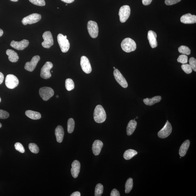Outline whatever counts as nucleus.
<instances>
[{
	"label": "nucleus",
	"mask_w": 196,
	"mask_h": 196,
	"mask_svg": "<svg viewBox=\"0 0 196 196\" xmlns=\"http://www.w3.org/2000/svg\"><path fill=\"white\" fill-rule=\"evenodd\" d=\"M93 117L95 121L98 123H102L106 120V112L102 105H98L96 107L94 112Z\"/></svg>",
	"instance_id": "nucleus-1"
},
{
	"label": "nucleus",
	"mask_w": 196,
	"mask_h": 196,
	"mask_svg": "<svg viewBox=\"0 0 196 196\" xmlns=\"http://www.w3.org/2000/svg\"><path fill=\"white\" fill-rule=\"evenodd\" d=\"M121 47L123 50L127 53L134 51L136 49V43L130 38H126L123 40Z\"/></svg>",
	"instance_id": "nucleus-2"
},
{
	"label": "nucleus",
	"mask_w": 196,
	"mask_h": 196,
	"mask_svg": "<svg viewBox=\"0 0 196 196\" xmlns=\"http://www.w3.org/2000/svg\"><path fill=\"white\" fill-rule=\"evenodd\" d=\"M57 41L62 52H67L70 48V43L67 39V36L61 34L58 35Z\"/></svg>",
	"instance_id": "nucleus-3"
},
{
	"label": "nucleus",
	"mask_w": 196,
	"mask_h": 196,
	"mask_svg": "<svg viewBox=\"0 0 196 196\" xmlns=\"http://www.w3.org/2000/svg\"><path fill=\"white\" fill-rule=\"evenodd\" d=\"M41 15L37 13H34L29 15L23 18L21 22L24 25H31L37 23L41 19Z\"/></svg>",
	"instance_id": "nucleus-4"
},
{
	"label": "nucleus",
	"mask_w": 196,
	"mask_h": 196,
	"mask_svg": "<svg viewBox=\"0 0 196 196\" xmlns=\"http://www.w3.org/2000/svg\"><path fill=\"white\" fill-rule=\"evenodd\" d=\"M39 93L43 100L47 101L54 95V91L52 88L50 87H43L40 88Z\"/></svg>",
	"instance_id": "nucleus-5"
},
{
	"label": "nucleus",
	"mask_w": 196,
	"mask_h": 196,
	"mask_svg": "<svg viewBox=\"0 0 196 196\" xmlns=\"http://www.w3.org/2000/svg\"><path fill=\"white\" fill-rule=\"evenodd\" d=\"M87 29L89 35L93 38L98 37V24L95 21H90L87 24Z\"/></svg>",
	"instance_id": "nucleus-6"
},
{
	"label": "nucleus",
	"mask_w": 196,
	"mask_h": 196,
	"mask_svg": "<svg viewBox=\"0 0 196 196\" xmlns=\"http://www.w3.org/2000/svg\"><path fill=\"white\" fill-rule=\"evenodd\" d=\"M19 84V80L15 75L9 74L6 78L5 84L6 87L10 89H13L18 86Z\"/></svg>",
	"instance_id": "nucleus-7"
},
{
	"label": "nucleus",
	"mask_w": 196,
	"mask_h": 196,
	"mask_svg": "<svg viewBox=\"0 0 196 196\" xmlns=\"http://www.w3.org/2000/svg\"><path fill=\"white\" fill-rule=\"evenodd\" d=\"M44 40L42 43V46L46 48H49L53 44V40L52 34L49 31H46L43 34L42 36Z\"/></svg>",
	"instance_id": "nucleus-8"
},
{
	"label": "nucleus",
	"mask_w": 196,
	"mask_h": 196,
	"mask_svg": "<svg viewBox=\"0 0 196 196\" xmlns=\"http://www.w3.org/2000/svg\"><path fill=\"white\" fill-rule=\"evenodd\" d=\"M53 65L51 62H47L43 66L41 70L40 76L43 79H47L51 77L50 70L52 68Z\"/></svg>",
	"instance_id": "nucleus-9"
},
{
	"label": "nucleus",
	"mask_w": 196,
	"mask_h": 196,
	"mask_svg": "<svg viewBox=\"0 0 196 196\" xmlns=\"http://www.w3.org/2000/svg\"><path fill=\"white\" fill-rule=\"evenodd\" d=\"M119 16L121 22L124 23L128 20L130 14V8L128 5H124L120 8Z\"/></svg>",
	"instance_id": "nucleus-10"
},
{
	"label": "nucleus",
	"mask_w": 196,
	"mask_h": 196,
	"mask_svg": "<svg viewBox=\"0 0 196 196\" xmlns=\"http://www.w3.org/2000/svg\"><path fill=\"white\" fill-rule=\"evenodd\" d=\"M172 131L171 125L168 121L167 120L164 127L158 132V136L161 139L166 138L171 134Z\"/></svg>",
	"instance_id": "nucleus-11"
},
{
	"label": "nucleus",
	"mask_w": 196,
	"mask_h": 196,
	"mask_svg": "<svg viewBox=\"0 0 196 196\" xmlns=\"http://www.w3.org/2000/svg\"><path fill=\"white\" fill-rule=\"evenodd\" d=\"M113 75L116 81L121 87L124 88L128 87V84L126 80L117 69L114 71Z\"/></svg>",
	"instance_id": "nucleus-12"
},
{
	"label": "nucleus",
	"mask_w": 196,
	"mask_h": 196,
	"mask_svg": "<svg viewBox=\"0 0 196 196\" xmlns=\"http://www.w3.org/2000/svg\"><path fill=\"white\" fill-rule=\"evenodd\" d=\"M80 65L82 69L86 74H89L92 71L91 65L89 59L85 56H82L81 58Z\"/></svg>",
	"instance_id": "nucleus-13"
},
{
	"label": "nucleus",
	"mask_w": 196,
	"mask_h": 196,
	"mask_svg": "<svg viewBox=\"0 0 196 196\" xmlns=\"http://www.w3.org/2000/svg\"><path fill=\"white\" fill-rule=\"evenodd\" d=\"M40 60V57L39 56H34L32 57L31 62H27L25 63V69L30 72L33 71L35 70Z\"/></svg>",
	"instance_id": "nucleus-14"
},
{
	"label": "nucleus",
	"mask_w": 196,
	"mask_h": 196,
	"mask_svg": "<svg viewBox=\"0 0 196 196\" xmlns=\"http://www.w3.org/2000/svg\"><path fill=\"white\" fill-rule=\"evenodd\" d=\"M29 42L27 40L23 39L20 42L13 40L10 44V46L18 50H23L29 46Z\"/></svg>",
	"instance_id": "nucleus-15"
},
{
	"label": "nucleus",
	"mask_w": 196,
	"mask_h": 196,
	"mask_svg": "<svg viewBox=\"0 0 196 196\" xmlns=\"http://www.w3.org/2000/svg\"><path fill=\"white\" fill-rule=\"evenodd\" d=\"M181 22L186 24H190L196 23V16L190 13L185 14L180 18Z\"/></svg>",
	"instance_id": "nucleus-16"
},
{
	"label": "nucleus",
	"mask_w": 196,
	"mask_h": 196,
	"mask_svg": "<svg viewBox=\"0 0 196 196\" xmlns=\"http://www.w3.org/2000/svg\"><path fill=\"white\" fill-rule=\"evenodd\" d=\"M80 163L78 160H75L72 163L71 173L73 177L75 178L78 177L80 172Z\"/></svg>",
	"instance_id": "nucleus-17"
},
{
	"label": "nucleus",
	"mask_w": 196,
	"mask_h": 196,
	"mask_svg": "<svg viewBox=\"0 0 196 196\" xmlns=\"http://www.w3.org/2000/svg\"><path fill=\"white\" fill-rule=\"evenodd\" d=\"M157 35L155 32L150 30L148 32V38L152 48H155L158 46L157 40Z\"/></svg>",
	"instance_id": "nucleus-18"
},
{
	"label": "nucleus",
	"mask_w": 196,
	"mask_h": 196,
	"mask_svg": "<svg viewBox=\"0 0 196 196\" xmlns=\"http://www.w3.org/2000/svg\"><path fill=\"white\" fill-rule=\"evenodd\" d=\"M103 146V142L99 140H96L93 144L92 150L93 153L95 156L100 154Z\"/></svg>",
	"instance_id": "nucleus-19"
},
{
	"label": "nucleus",
	"mask_w": 196,
	"mask_h": 196,
	"mask_svg": "<svg viewBox=\"0 0 196 196\" xmlns=\"http://www.w3.org/2000/svg\"><path fill=\"white\" fill-rule=\"evenodd\" d=\"M64 134L63 128L61 126H58L55 130V134L58 143H61L63 141Z\"/></svg>",
	"instance_id": "nucleus-20"
},
{
	"label": "nucleus",
	"mask_w": 196,
	"mask_h": 196,
	"mask_svg": "<svg viewBox=\"0 0 196 196\" xmlns=\"http://www.w3.org/2000/svg\"><path fill=\"white\" fill-rule=\"evenodd\" d=\"M137 126V122L135 120H130L127 127V134L129 136L132 135L136 129Z\"/></svg>",
	"instance_id": "nucleus-21"
},
{
	"label": "nucleus",
	"mask_w": 196,
	"mask_h": 196,
	"mask_svg": "<svg viewBox=\"0 0 196 196\" xmlns=\"http://www.w3.org/2000/svg\"><path fill=\"white\" fill-rule=\"evenodd\" d=\"M161 99L162 97L160 96H155L151 98L144 99L143 102L145 105H148V106H152L156 103L160 102Z\"/></svg>",
	"instance_id": "nucleus-22"
},
{
	"label": "nucleus",
	"mask_w": 196,
	"mask_h": 196,
	"mask_svg": "<svg viewBox=\"0 0 196 196\" xmlns=\"http://www.w3.org/2000/svg\"><path fill=\"white\" fill-rule=\"evenodd\" d=\"M6 54L8 56V59L12 62H18L19 57L18 54L15 51L11 49H8L6 52Z\"/></svg>",
	"instance_id": "nucleus-23"
},
{
	"label": "nucleus",
	"mask_w": 196,
	"mask_h": 196,
	"mask_svg": "<svg viewBox=\"0 0 196 196\" xmlns=\"http://www.w3.org/2000/svg\"><path fill=\"white\" fill-rule=\"evenodd\" d=\"M189 145H190V141L189 140H186L182 144L179 150V154L180 157H183L185 156L188 150Z\"/></svg>",
	"instance_id": "nucleus-24"
},
{
	"label": "nucleus",
	"mask_w": 196,
	"mask_h": 196,
	"mask_svg": "<svg viewBox=\"0 0 196 196\" xmlns=\"http://www.w3.org/2000/svg\"><path fill=\"white\" fill-rule=\"evenodd\" d=\"M25 114L28 117L32 120H39L41 118V115L37 112L28 110L25 112Z\"/></svg>",
	"instance_id": "nucleus-25"
},
{
	"label": "nucleus",
	"mask_w": 196,
	"mask_h": 196,
	"mask_svg": "<svg viewBox=\"0 0 196 196\" xmlns=\"http://www.w3.org/2000/svg\"><path fill=\"white\" fill-rule=\"evenodd\" d=\"M138 153L134 150L128 149L125 152L124 154V158L126 160H129L132 159Z\"/></svg>",
	"instance_id": "nucleus-26"
},
{
	"label": "nucleus",
	"mask_w": 196,
	"mask_h": 196,
	"mask_svg": "<svg viewBox=\"0 0 196 196\" xmlns=\"http://www.w3.org/2000/svg\"><path fill=\"white\" fill-rule=\"evenodd\" d=\"M133 180L132 178H130L128 179L125 185V192L128 194L130 192L133 187Z\"/></svg>",
	"instance_id": "nucleus-27"
},
{
	"label": "nucleus",
	"mask_w": 196,
	"mask_h": 196,
	"mask_svg": "<svg viewBox=\"0 0 196 196\" xmlns=\"http://www.w3.org/2000/svg\"><path fill=\"white\" fill-rule=\"evenodd\" d=\"M75 126L74 120L72 118H70L68 120L67 122L68 132L69 133H72L74 132Z\"/></svg>",
	"instance_id": "nucleus-28"
},
{
	"label": "nucleus",
	"mask_w": 196,
	"mask_h": 196,
	"mask_svg": "<svg viewBox=\"0 0 196 196\" xmlns=\"http://www.w3.org/2000/svg\"><path fill=\"white\" fill-rule=\"evenodd\" d=\"M66 87L68 91H71L74 89L75 84L74 81L72 79H67L66 80Z\"/></svg>",
	"instance_id": "nucleus-29"
},
{
	"label": "nucleus",
	"mask_w": 196,
	"mask_h": 196,
	"mask_svg": "<svg viewBox=\"0 0 196 196\" xmlns=\"http://www.w3.org/2000/svg\"><path fill=\"white\" fill-rule=\"evenodd\" d=\"M104 190V187L101 184H98L96 185L95 189L94 195L95 196H102Z\"/></svg>",
	"instance_id": "nucleus-30"
},
{
	"label": "nucleus",
	"mask_w": 196,
	"mask_h": 196,
	"mask_svg": "<svg viewBox=\"0 0 196 196\" xmlns=\"http://www.w3.org/2000/svg\"><path fill=\"white\" fill-rule=\"evenodd\" d=\"M178 51L183 55H189L191 53V50L188 47L185 46H180L178 48Z\"/></svg>",
	"instance_id": "nucleus-31"
},
{
	"label": "nucleus",
	"mask_w": 196,
	"mask_h": 196,
	"mask_svg": "<svg viewBox=\"0 0 196 196\" xmlns=\"http://www.w3.org/2000/svg\"><path fill=\"white\" fill-rule=\"evenodd\" d=\"M29 149L31 152L34 153H38L39 151V148L37 145L34 143H30L29 145Z\"/></svg>",
	"instance_id": "nucleus-32"
},
{
	"label": "nucleus",
	"mask_w": 196,
	"mask_h": 196,
	"mask_svg": "<svg viewBox=\"0 0 196 196\" xmlns=\"http://www.w3.org/2000/svg\"><path fill=\"white\" fill-rule=\"evenodd\" d=\"M181 68L182 70L187 74H190L193 72L192 68L189 64H183Z\"/></svg>",
	"instance_id": "nucleus-33"
},
{
	"label": "nucleus",
	"mask_w": 196,
	"mask_h": 196,
	"mask_svg": "<svg viewBox=\"0 0 196 196\" xmlns=\"http://www.w3.org/2000/svg\"><path fill=\"white\" fill-rule=\"evenodd\" d=\"M188 61V57L186 55H180L177 59L178 62L183 64H186Z\"/></svg>",
	"instance_id": "nucleus-34"
},
{
	"label": "nucleus",
	"mask_w": 196,
	"mask_h": 196,
	"mask_svg": "<svg viewBox=\"0 0 196 196\" xmlns=\"http://www.w3.org/2000/svg\"><path fill=\"white\" fill-rule=\"evenodd\" d=\"M30 2L34 5L40 6H43L46 5L44 0H29Z\"/></svg>",
	"instance_id": "nucleus-35"
},
{
	"label": "nucleus",
	"mask_w": 196,
	"mask_h": 196,
	"mask_svg": "<svg viewBox=\"0 0 196 196\" xmlns=\"http://www.w3.org/2000/svg\"><path fill=\"white\" fill-rule=\"evenodd\" d=\"M189 65L191 66L193 70L196 72V60L195 58L192 57L189 60Z\"/></svg>",
	"instance_id": "nucleus-36"
},
{
	"label": "nucleus",
	"mask_w": 196,
	"mask_h": 196,
	"mask_svg": "<svg viewBox=\"0 0 196 196\" xmlns=\"http://www.w3.org/2000/svg\"><path fill=\"white\" fill-rule=\"evenodd\" d=\"M16 149L21 153H25V149L22 144L19 143H17L15 145Z\"/></svg>",
	"instance_id": "nucleus-37"
},
{
	"label": "nucleus",
	"mask_w": 196,
	"mask_h": 196,
	"mask_svg": "<svg viewBox=\"0 0 196 196\" xmlns=\"http://www.w3.org/2000/svg\"><path fill=\"white\" fill-rule=\"evenodd\" d=\"M8 112L0 109V119H5L9 117Z\"/></svg>",
	"instance_id": "nucleus-38"
},
{
	"label": "nucleus",
	"mask_w": 196,
	"mask_h": 196,
	"mask_svg": "<svg viewBox=\"0 0 196 196\" xmlns=\"http://www.w3.org/2000/svg\"><path fill=\"white\" fill-rule=\"evenodd\" d=\"M181 0H165V3L167 5H171L179 2Z\"/></svg>",
	"instance_id": "nucleus-39"
},
{
	"label": "nucleus",
	"mask_w": 196,
	"mask_h": 196,
	"mask_svg": "<svg viewBox=\"0 0 196 196\" xmlns=\"http://www.w3.org/2000/svg\"><path fill=\"white\" fill-rule=\"evenodd\" d=\"M111 196H120V194L119 192L118 191L117 189H113L112 190L111 194Z\"/></svg>",
	"instance_id": "nucleus-40"
},
{
	"label": "nucleus",
	"mask_w": 196,
	"mask_h": 196,
	"mask_svg": "<svg viewBox=\"0 0 196 196\" xmlns=\"http://www.w3.org/2000/svg\"><path fill=\"white\" fill-rule=\"evenodd\" d=\"M152 0H142V2L144 5L147 6L152 3Z\"/></svg>",
	"instance_id": "nucleus-41"
},
{
	"label": "nucleus",
	"mask_w": 196,
	"mask_h": 196,
	"mask_svg": "<svg viewBox=\"0 0 196 196\" xmlns=\"http://www.w3.org/2000/svg\"><path fill=\"white\" fill-rule=\"evenodd\" d=\"M4 79V75L1 72H0V85L3 82Z\"/></svg>",
	"instance_id": "nucleus-42"
},
{
	"label": "nucleus",
	"mask_w": 196,
	"mask_h": 196,
	"mask_svg": "<svg viewBox=\"0 0 196 196\" xmlns=\"http://www.w3.org/2000/svg\"><path fill=\"white\" fill-rule=\"evenodd\" d=\"M71 196H80L81 194L79 192V191H76L75 192L73 193L71 195H70Z\"/></svg>",
	"instance_id": "nucleus-43"
},
{
	"label": "nucleus",
	"mask_w": 196,
	"mask_h": 196,
	"mask_svg": "<svg viewBox=\"0 0 196 196\" xmlns=\"http://www.w3.org/2000/svg\"><path fill=\"white\" fill-rule=\"evenodd\" d=\"M61 1L66 3H71L73 2L75 0H61Z\"/></svg>",
	"instance_id": "nucleus-44"
},
{
	"label": "nucleus",
	"mask_w": 196,
	"mask_h": 196,
	"mask_svg": "<svg viewBox=\"0 0 196 196\" xmlns=\"http://www.w3.org/2000/svg\"><path fill=\"white\" fill-rule=\"evenodd\" d=\"M3 31L2 30L0 29V37L3 35Z\"/></svg>",
	"instance_id": "nucleus-45"
},
{
	"label": "nucleus",
	"mask_w": 196,
	"mask_h": 196,
	"mask_svg": "<svg viewBox=\"0 0 196 196\" xmlns=\"http://www.w3.org/2000/svg\"><path fill=\"white\" fill-rule=\"evenodd\" d=\"M10 1L12 2H16L18 1V0H10Z\"/></svg>",
	"instance_id": "nucleus-46"
},
{
	"label": "nucleus",
	"mask_w": 196,
	"mask_h": 196,
	"mask_svg": "<svg viewBox=\"0 0 196 196\" xmlns=\"http://www.w3.org/2000/svg\"><path fill=\"white\" fill-rule=\"evenodd\" d=\"M2 126V124L0 123V128H1Z\"/></svg>",
	"instance_id": "nucleus-47"
},
{
	"label": "nucleus",
	"mask_w": 196,
	"mask_h": 196,
	"mask_svg": "<svg viewBox=\"0 0 196 196\" xmlns=\"http://www.w3.org/2000/svg\"><path fill=\"white\" fill-rule=\"evenodd\" d=\"M59 96L58 95H57V96H56V98H59Z\"/></svg>",
	"instance_id": "nucleus-48"
},
{
	"label": "nucleus",
	"mask_w": 196,
	"mask_h": 196,
	"mask_svg": "<svg viewBox=\"0 0 196 196\" xmlns=\"http://www.w3.org/2000/svg\"><path fill=\"white\" fill-rule=\"evenodd\" d=\"M1 98H0V103L1 102Z\"/></svg>",
	"instance_id": "nucleus-49"
},
{
	"label": "nucleus",
	"mask_w": 196,
	"mask_h": 196,
	"mask_svg": "<svg viewBox=\"0 0 196 196\" xmlns=\"http://www.w3.org/2000/svg\"><path fill=\"white\" fill-rule=\"evenodd\" d=\"M113 68L114 69H116L115 67H113Z\"/></svg>",
	"instance_id": "nucleus-50"
},
{
	"label": "nucleus",
	"mask_w": 196,
	"mask_h": 196,
	"mask_svg": "<svg viewBox=\"0 0 196 196\" xmlns=\"http://www.w3.org/2000/svg\"><path fill=\"white\" fill-rule=\"evenodd\" d=\"M136 118H137H137H138V117H136Z\"/></svg>",
	"instance_id": "nucleus-51"
},
{
	"label": "nucleus",
	"mask_w": 196,
	"mask_h": 196,
	"mask_svg": "<svg viewBox=\"0 0 196 196\" xmlns=\"http://www.w3.org/2000/svg\"><path fill=\"white\" fill-rule=\"evenodd\" d=\"M67 4H66V6H67Z\"/></svg>",
	"instance_id": "nucleus-52"
}]
</instances>
